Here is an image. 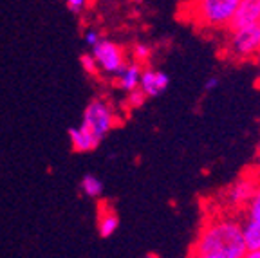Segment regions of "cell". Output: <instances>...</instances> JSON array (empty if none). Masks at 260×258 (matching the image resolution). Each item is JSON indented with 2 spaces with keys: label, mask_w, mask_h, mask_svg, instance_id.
Returning a JSON list of instances; mask_svg holds the SVG:
<instances>
[{
  "label": "cell",
  "mask_w": 260,
  "mask_h": 258,
  "mask_svg": "<svg viewBox=\"0 0 260 258\" xmlns=\"http://www.w3.org/2000/svg\"><path fill=\"white\" fill-rule=\"evenodd\" d=\"M170 78L167 73L157 71V69H143L141 80H139V89L143 90L146 98H157L168 89Z\"/></svg>",
  "instance_id": "obj_8"
},
{
  "label": "cell",
  "mask_w": 260,
  "mask_h": 258,
  "mask_svg": "<svg viewBox=\"0 0 260 258\" xmlns=\"http://www.w3.org/2000/svg\"><path fill=\"white\" fill-rule=\"evenodd\" d=\"M69 137L71 145H73L74 152L85 153V152H94L100 146V141H96L92 136H89L87 132L80 128V126H71L69 128Z\"/></svg>",
  "instance_id": "obj_11"
},
{
  "label": "cell",
  "mask_w": 260,
  "mask_h": 258,
  "mask_svg": "<svg viewBox=\"0 0 260 258\" xmlns=\"http://www.w3.org/2000/svg\"><path fill=\"white\" fill-rule=\"evenodd\" d=\"M246 240L240 217L215 215L206 220L191 244L190 254L197 258H246Z\"/></svg>",
  "instance_id": "obj_1"
},
{
  "label": "cell",
  "mask_w": 260,
  "mask_h": 258,
  "mask_svg": "<svg viewBox=\"0 0 260 258\" xmlns=\"http://www.w3.org/2000/svg\"><path fill=\"white\" fill-rule=\"evenodd\" d=\"M119 228V218L118 215L114 213L109 208H102L100 215H98V233L102 238L112 237Z\"/></svg>",
  "instance_id": "obj_12"
},
{
  "label": "cell",
  "mask_w": 260,
  "mask_h": 258,
  "mask_svg": "<svg viewBox=\"0 0 260 258\" xmlns=\"http://www.w3.org/2000/svg\"><path fill=\"white\" fill-rule=\"evenodd\" d=\"M65 4H67V9H69L71 13L78 15V13H81L85 9L87 0H65Z\"/></svg>",
  "instance_id": "obj_17"
},
{
  "label": "cell",
  "mask_w": 260,
  "mask_h": 258,
  "mask_svg": "<svg viewBox=\"0 0 260 258\" xmlns=\"http://www.w3.org/2000/svg\"><path fill=\"white\" fill-rule=\"evenodd\" d=\"M150 54H152V49L148 47L146 44H136L132 47V58H134L136 63H146V61L150 60Z\"/></svg>",
  "instance_id": "obj_15"
},
{
  "label": "cell",
  "mask_w": 260,
  "mask_h": 258,
  "mask_svg": "<svg viewBox=\"0 0 260 258\" xmlns=\"http://www.w3.org/2000/svg\"><path fill=\"white\" fill-rule=\"evenodd\" d=\"M145 100H146V96L143 94V90L138 87V89L126 92L125 107H126V109H139L141 105H145Z\"/></svg>",
  "instance_id": "obj_14"
},
{
  "label": "cell",
  "mask_w": 260,
  "mask_h": 258,
  "mask_svg": "<svg viewBox=\"0 0 260 258\" xmlns=\"http://www.w3.org/2000/svg\"><path fill=\"white\" fill-rule=\"evenodd\" d=\"M242 230L248 249H260V186L242 210Z\"/></svg>",
  "instance_id": "obj_7"
},
{
  "label": "cell",
  "mask_w": 260,
  "mask_h": 258,
  "mask_svg": "<svg viewBox=\"0 0 260 258\" xmlns=\"http://www.w3.org/2000/svg\"><path fill=\"white\" fill-rule=\"evenodd\" d=\"M118 125V114L105 100H92L83 110L80 126L83 132L102 143L105 136Z\"/></svg>",
  "instance_id": "obj_4"
},
{
  "label": "cell",
  "mask_w": 260,
  "mask_h": 258,
  "mask_svg": "<svg viewBox=\"0 0 260 258\" xmlns=\"http://www.w3.org/2000/svg\"><path fill=\"white\" fill-rule=\"evenodd\" d=\"M80 188L87 197H92V199L100 197L103 194V182L96 175H85V177L81 179Z\"/></svg>",
  "instance_id": "obj_13"
},
{
  "label": "cell",
  "mask_w": 260,
  "mask_h": 258,
  "mask_svg": "<svg viewBox=\"0 0 260 258\" xmlns=\"http://www.w3.org/2000/svg\"><path fill=\"white\" fill-rule=\"evenodd\" d=\"M90 53H92L100 71H103L105 74H110V76H116L126 63L121 45L107 40V38H102L94 47H90Z\"/></svg>",
  "instance_id": "obj_5"
},
{
  "label": "cell",
  "mask_w": 260,
  "mask_h": 258,
  "mask_svg": "<svg viewBox=\"0 0 260 258\" xmlns=\"http://www.w3.org/2000/svg\"><path fill=\"white\" fill-rule=\"evenodd\" d=\"M240 0H186L183 16L204 31H226Z\"/></svg>",
  "instance_id": "obj_2"
},
{
  "label": "cell",
  "mask_w": 260,
  "mask_h": 258,
  "mask_svg": "<svg viewBox=\"0 0 260 258\" xmlns=\"http://www.w3.org/2000/svg\"><path fill=\"white\" fill-rule=\"evenodd\" d=\"M258 179L253 174V170H249L248 175H242L240 179H237L230 188H226L222 194L224 206L228 210H244V206L248 204L249 199L255 195V191L258 190Z\"/></svg>",
  "instance_id": "obj_6"
},
{
  "label": "cell",
  "mask_w": 260,
  "mask_h": 258,
  "mask_svg": "<svg viewBox=\"0 0 260 258\" xmlns=\"http://www.w3.org/2000/svg\"><path fill=\"white\" fill-rule=\"evenodd\" d=\"M132 2H134V4H143L145 0H132Z\"/></svg>",
  "instance_id": "obj_22"
},
{
  "label": "cell",
  "mask_w": 260,
  "mask_h": 258,
  "mask_svg": "<svg viewBox=\"0 0 260 258\" xmlns=\"http://www.w3.org/2000/svg\"><path fill=\"white\" fill-rule=\"evenodd\" d=\"M224 54L235 61H253L260 56V22L226 29Z\"/></svg>",
  "instance_id": "obj_3"
},
{
  "label": "cell",
  "mask_w": 260,
  "mask_h": 258,
  "mask_svg": "<svg viewBox=\"0 0 260 258\" xmlns=\"http://www.w3.org/2000/svg\"><path fill=\"white\" fill-rule=\"evenodd\" d=\"M246 258H260V249H248L246 251Z\"/></svg>",
  "instance_id": "obj_21"
},
{
  "label": "cell",
  "mask_w": 260,
  "mask_h": 258,
  "mask_svg": "<svg viewBox=\"0 0 260 258\" xmlns=\"http://www.w3.org/2000/svg\"><path fill=\"white\" fill-rule=\"evenodd\" d=\"M256 22H260V0H240L228 29L244 27Z\"/></svg>",
  "instance_id": "obj_9"
},
{
  "label": "cell",
  "mask_w": 260,
  "mask_h": 258,
  "mask_svg": "<svg viewBox=\"0 0 260 258\" xmlns=\"http://www.w3.org/2000/svg\"><path fill=\"white\" fill-rule=\"evenodd\" d=\"M255 61H256V63H258V67H260V56H258V58H256V60H255Z\"/></svg>",
  "instance_id": "obj_23"
},
{
  "label": "cell",
  "mask_w": 260,
  "mask_h": 258,
  "mask_svg": "<svg viewBox=\"0 0 260 258\" xmlns=\"http://www.w3.org/2000/svg\"><path fill=\"white\" fill-rule=\"evenodd\" d=\"M219 78L217 76H211V78H208L206 80V83H204V90H206V92H211V90H215L217 87H219Z\"/></svg>",
  "instance_id": "obj_19"
},
{
  "label": "cell",
  "mask_w": 260,
  "mask_h": 258,
  "mask_svg": "<svg viewBox=\"0 0 260 258\" xmlns=\"http://www.w3.org/2000/svg\"><path fill=\"white\" fill-rule=\"evenodd\" d=\"M83 38H85V44L89 45V47H94V45L102 40L103 37L96 31V29H89V31L85 33V37H83Z\"/></svg>",
  "instance_id": "obj_18"
},
{
  "label": "cell",
  "mask_w": 260,
  "mask_h": 258,
  "mask_svg": "<svg viewBox=\"0 0 260 258\" xmlns=\"http://www.w3.org/2000/svg\"><path fill=\"white\" fill-rule=\"evenodd\" d=\"M253 170V174L256 175V179H258V182H260V145H258V150H256V165H255V168H251Z\"/></svg>",
  "instance_id": "obj_20"
},
{
  "label": "cell",
  "mask_w": 260,
  "mask_h": 258,
  "mask_svg": "<svg viewBox=\"0 0 260 258\" xmlns=\"http://www.w3.org/2000/svg\"><path fill=\"white\" fill-rule=\"evenodd\" d=\"M141 63H125V67L116 74V85H118L119 89L123 92H130V90H134L139 87V80H141Z\"/></svg>",
  "instance_id": "obj_10"
},
{
  "label": "cell",
  "mask_w": 260,
  "mask_h": 258,
  "mask_svg": "<svg viewBox=\"0 0 260 258\" xmlns=\"http://www.w3.org/2000/svg\"><path fill=\"white\" fill-rule=\"evenodd\" d=\"M80 63L81 67H83V71H85L87 74H90V76H96L98 73H100V67H98L96 60H94L92 53H85L80 56Z\"/></svg>",
  "instance_id": "obj_16"
}]
</instances>
